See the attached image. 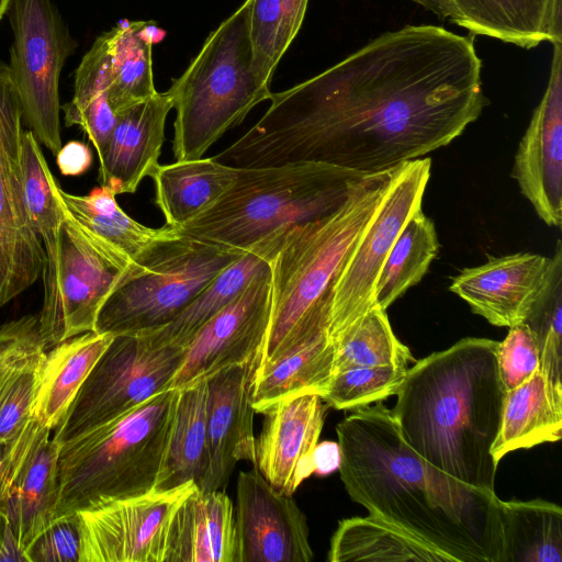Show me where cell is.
I'll list each match as a JSON object with an SVG mask.
<instances>
[{
  "mask_svg": "<svg viewBox=\"0 0 562 562\" xmlns=\"http://www.w3.org/2000/svg\"><path fill=\"white\" fill-rule=\"evenodd\" d=\"M52 431L32 415L0 446V513L27 555L56 518L59 445Z\"/></svg>",
  "mask_w": 562,
  "mask_h": 562,
  "instance_id": "9a60e30c",
  "label": "cell"
},
{
  "mask_svg": "<svg viewBox=\"0 0 562 562\" xmlns=\"http://www.w3.org/2000/svg\"><path fill=\"white\" fill-rule=\"evenodd\" d=\"M155 30L146 22H124L105 32L111 56L109 102L115 114L157 92L151 61Z\"/></svg>",
  "mask_w": 562,
  "mask_h": 562,
  "instance_id": "836d02e7",
  "label": "cell"
},
{
  "mask_svg": "<svg viewBox=\"0 0 562 562\" xmlns=\"http://www.w3.org/2000/svg\"><path fill=\"white\" fill-rule=\"evenodd\" d=\"M114 335L87 331L50 348L42 360L32 415L54 431Z\"/></svg>",
  "mask_w": 562,
  "mask_h": 562,
  "instance_id": "83f0119b",
  "label": "cell"
},
{
  "mask_svg": "<svg viewBox=\"0 0 562 562\" xmlns=\"http://www.w3.org/2000/svg\"><path fill=\"white\" fill-rule=\"evenodd\" d=\"M238 170L214 157L159 164L150 178L166 225L178 228L214 204L236 181Z\"/></svg>",
  "mask_w": 562,
  "mask_h": 562,
  "instance_id": "f1b7e54d",
  "label": "cell"
},
{
  "mask_svg": "<svg viewBox=\"0 0 562 562\" xmlns=\"http://www.w3.org/2000/svg\"><path fill=\"white\" fill-rule=\"evenodd\" d=\"M15 561L30 562L26 551L20 544L10 525L3 517L0 538V562Z\"/></svg>",
  "mask_w": 562,
  "mask_h": 562,
  "instance_id": "7dc6e473",
  "label": "cell"
},
{
  "mask_svg": "<svg viewBox=\"0 0 562 562\" xmlns=\"http://www.w3.org/2000/svg\"><path fill=\"white\" fill-rule=\"evenodd\" d=\"M562 435V386L539 369L505 393L497 437L491 448L496 464L509 452L555 442Z\"/></svg>",
  "mask_w": 562,
  "mask_h": 562,
  "instance_id": "d4e9b609",
  "label": "cell"
},
{
  "mask_svg": "<svg viewBox=\"0 0 562 562\" xmlns=\"http://www.w3.org/2000/svg\"><path fill=\"white\" fill-rule=\"evenodd\" d=\"M547 280L535 301L526 323L533 333L539 351L540 369L562 386V244L558 239Z\"/></svg>",
  "mask_w": 562,
  "mask_h": 562,
  "instance_id": "74e56055",
  "label": "cell"
},
{
  "mask_svg": "<svg viewBox=\"0 0 562 562\" xmlns=\"http://www.w3.org/2000/svg\"><path fill=\"white\" fill-rule=\"evenodd\" d=\"M43 246L44 296L38 327L47 349L94 331L102 305L137 262L64 210L57 233Z\"/></svg>",
  "mask_w": 562,
  "mask_h": 562,
  "instance_id": "9c48e42d",
  "label": "cell"
},
{
  "mask_svg": "<svg viewBox=\"0 0 562 562\" xmlns=\"http://www.w3.org/2000/svg\"><path fill=\"white\" fill-rule=\"evenodd\" d=\"M328 561L451 562L427 542L370 514L338 522L330 539Z\"/></svg>",
  "mask_w": 562,
  "mask_h": 562,
  "instance_id": "1f68e13d",
  "label": "cell"
},
{
  "mask_svg": "<svg viewBox=\"0 0 562 562\" xmlns=\"http://www.w3.org/2000/svg\"><path fill=\"white\" fill-rule=\"evenodd\" d=\"M80 529L76 514L56 517L32 544L30 562H79Z\"/></svg>",
  "mask_w": 562,
  "mask_h": 562,
  "instance_id": "ee69618b",
  "label": "cell"
},
{
  "mask_svg": "<svg viewBox=\"0 0 562 562\" xmlns=\"http://www.w3.org/2000/svg\"><path fill=\"white\" fill-rule=\"evenodd\" d=\"M431 159L401 165L374 220L337 273L331 285L328 337H340L373 305L376 279L393 244L411 216L422 209Z\"/></svg>",
  "mask_w": 562,
  "mask_h": 562,
  "instance_id": "7c38bea8",
  "label": "cell"
},
{
  "mask_svg": "<svg viewBox=\"0 0 562 562\" xmlns=\"http://www.w3.org/2000/svg\"><path fill=\"white\" fill-rule=\"evenodd\" d=\"M362 173L322 162L239 168L233 186L179 234L246 250L267 235L326 215Z\"/></svg>",
  "mask_w": 562,
  "mask_h": 562,
  "instance_id": "8992f818",
  "label": "cell"
},
{
  "mask_svg": "<svg viewBox=\"0 0 562 562\" xmlns=\"http://www.w3.org/2000/svg\"><path fill=\"white\" fill-rule=\"evenodd\" d=\"M45 351L38 315H23L0 325V376Z\"/></svg>",
  "mask_w": 562,
  "mask_h": 562,
  "instance_id": "7bdbcfd3",
  "label": "cell"
},
{
  "mask_svg": "<svg viewBox=\"0 0 562 562\" xmlns=\"http://www.w3.org/2000/svg\"><path fill=\"white\" fill-rule=\"evenodd\" d=\"M414 360L393 333L386 310L373 304L335 344L333 375L356 367L407 369Z\"/></svg>",
  "mask_w": 562,
  "mask_h": 562,
  "instance_id": "8d00e7d4",
  "label": "cell"
},
{
  "mask_svg": "<svg viewBox=\"0 0 562 562\" xmlns=\"http://www.w3.org/2000/svg\"><path fill=\"white\" fill-rule=\"evenodd\" d=\"M551 263V257L532 252L491 257L481 266L463 269L449 291L490 324L510 327L526 319Z\"/></svg>",
  "mask_w": 562,
  "mask_h": 562,
  "instance_id": "44dd1931",
  "label": "cell"
},
{
  "mask_svg": "<svg viewBox=\"0 0 562 562\" xmlns=\"http://www.w3.org/2000/svg\"><path fill=\"white\" fill-rule=\"evenodd\" d=\"M11 0H0V21L3 15L8 12Z\"/></svg>",
  "mask_w": 562,
  "mask_h": 562,
  "instance_id": "681fc988",
  "label": "cell"
},
{
  "mask_svg": "<svg viewBox=\"0 0 562 562\" xmlns=\"http://www.w3.org/2000/svg\"><path fill=\"white\" fill-rule=\"evenodd\" d=\"M93 161L90 147L81 140H70L56 154V164L61 175L78 177L86 173Z\"/></svg>",
  "mask_w": 562,
  "mask_h": 562,
  "instance_id": "f6af8a7d",
  "label": "cell"
},
{
  "mask_svg": "<svg viewBox=\"0 0 562 562\" xmlns=\"http://www.w3.org/2000/svg\"><path fill=\"white\" fill-rule=\"evenodd\" d=\"M407 369L356 367L339 371L331 376L322 400L336 409H356L380 402L395 395Z\"/></svg>",
  "mask_w": 562,
  "mask_h": 562,
  "instance_id": "ab89813d",
  "label": "cell"
},
{
  "mask_svg": "<svg viewBox=\"0 0 562 562\" xmlns=\"http://www.w3.org/2000/svg\"><path fill=\"white\" fill-rule=\"evenodd\" d=\"M402 164L362 176L336 210L289 228L270 261V319L257 368L328 331L333 282L374 220Z\"/></svg>",
  "mask_w": 562,
  "mask_h": 562,
  "instance_id": "277c9868",
  "label": "cell"
},
{
  "mask_svg": "<svg viewBox=\"0 0 562 562\" xmlns=\"http://www.w3.org/2000/svg\"><path fill=\"white\" fill-rule=\"evenodd\" d=\"M349 497L427 542L451 562H501V499L440 471L403 439L392 409L356 408L337 426Z\"/></svg>",
  "mask_w": 562,
  "mask_h": 562,
  "instance_id": "7a4b0ae2",
  "label": "cell"
},
{
  "mask_svg": "<svg viewBox=\"0 0 562 562\" xmlns=\"http://www.w3.org/2000/svg\"><path fill=\"white\" fill-rule=\"evenodd\" d=\"M326 406L319 395L308 393L281 400L262 413L255 467L277 491L293 496L314 474Z\"/></svg>",
  "mask_w": 562,
  "mask_h": 562,
  "instance_id": "ffe728a7",
  "label": "cell"
},
{
  "mask_svg": "<svg viewBox=\"0 0 562 562\" xmlns=\"http://www.w3.org/2000/svg\"><path fill=\"white\" fill-rule=\"evenodd\" d=\"M537 215L548 225L562 222V43L553 44L546 91L535 108L512 170Z\"/></svg>",
  "mask_w": 562,
  "mask_h": 562,
  "instance_id": "ac0fdd59",
  "label": "cell"
},
{
  "mask_svg": "<svg viewBox=\"0 0 562 562\" xmlns=\"http://www.w3.org/2000/svg\"><path fill=\"white\" fill-rule=\"evenodd\" d=\"M9 74L26 122L56 155L61 147L59 79L76 41L52 0H11Z\"/></svg>",
  "mask_w": 562,
  "mask_h": 562,
  "instance_id": "8fae6325",
  "label": "cell"
},
{
  "mask_svg": "<svg viewBox=\"0 0 562 562\" xmlns=\"http://www.w3.org/2000/svg\"><path fill=\"white\" fill-rule=\"evenodd\" d=\"M290 227L280 228L255 243L223 269L172 321L145 336L156 346L186 347L196 331L271 261Z\"/></svg>",
  "mask_w": 562,
  "mask_h": 562,
  "instance_id": "484cf974",
  "label": "cell"
},
{
  "mask_svg": "<svg viewBox=\"0 0 562 562\" xmlns=\"http://www.w3.org/2000/svg\"><path fill=\"white\" fill-rule=\"evenodd\" d=\"M340 451L338 442L324 441L317 443L314 451V473L327 475L338 469Z\"/></svg>",
  "mask_w": 562,
  "mask_h": 562,
  "instance_id": "bcb514c9",
  "label": "cell"
},
{
  "mask_svg": "<svg viewBox=\"0 0 562 562\" xmlns=\"http://www.w3.org/2000/svg\"><path fill=\"white\" fill-rule=\"evenodd\" d=\"M438 250L435 225L419 209L406 222L382 265L373 304L387 310L424 278Z\"/></svg>",
  "mask_w": 562,
  "mask_h": 562,
  "instance_id": "e575fe53",
  "label": "cell"
},
{
  "mask_svg": "<svg viewBox=\"0 0 562 562\" xmlns=\"http://www.w3.org/2000/svg\"><path fill=\"white\" fill-rule=\"evenodd\" d=\"M335 347L324 331L283 355L276 361L257 368L252 385V406L263 413L281 400L302 395L325 394L333 376Z\"/></svg>",
  "mask_w": 562,
  "mask_h": 562,
  "instance_id": "4dcf8cb0",
  "label": "cell"
},
{
  "mask_svg": "<svg viewBox=\"0 0 562 562\" xmlns=\"http://www.w3.org/2000/svg\"><path fill=\"white\" fill-rule=\"evenodd\" d=\"M271 308L270 262L247 286L209 319L186 346V355L171 387L207 380L214 373L258 361Z\"/></svg>",
  "mask_w": 562,
  "mask_h": 562,
  "instance_id": "2e32d148",
  "label": "cell"
},
{
  "mask_svg": "<svg viewBox=\"0 0 562 562\" xmlns=\"http://www.w3.org/2000/svg\"><path fill=\"white\" fill-rule=\"evenodd\" d=\"M424 7L426 10L431 11L441 20L450 19L456 23L459 19V11L454 0H413Z\"/></svg>",
  "mask_w": 562,
  "mask_h": 562,
  "instance_id": "c3c4849f",
  "label": "cell"
},
{
  "mask_svg": "<svg viewBox=\"0 0 562 562\" xmlns=\"http://www.w3.org/2000/svg\"><path fill=\"white\" fill-rule=\"evenodd\" d=\"M497 346V371L504 391L529 380L540 369V351L536 337L526 323L508 327Z\"/></svg>",
  "mask_w": 562,
  "mask_h": 562,
  "instance_id": "b9f144b4",
  "label": "cell"
},
{
  "mask_svg": "<svg viewBox=\"0 0 562 562\" xmlns=\"http://www.w3.org/2000/svg\"><path fill=\"white\" fill-rule=\"evenodd\" d=\"M307 3L308 0H251V65L263 83L270 86L274 70L302 26Z\"/></svg>",
  "mask_w": 562,
  "mask_h": 562,
  "instance_id": "d590c367",
  "label": "cell"
},
{
  "mask_svg": "<svg viewBox=\"0 0 562 562\" xmlns=\"http://www.w3.org/2000/svg\"><path fill=\"white\" fill-rule=\"evenodd\" d=\"M269 101L216 160L322 162L371 175L449 145L487 103L473 35L429 24L385 32Z\"/></svg>",
  "mask_w": 562,
  "mask_h": 562,
  "instance_id": "6da1fadb",
  "label": "cell"
},
{
  "mask_svg": "<svg viewBox=\"0 0 562 562\" xmlns=\"http://www.w3.org/2000/svg\"><path fill=\"white\" fill-rule=\"evenodd\" d=\"M172 109L170 92H156L116 114V124L99 158L100 186L115 195L135 193L159 165L165 125Z\"/></svg>",
  "mask_w": 562,
  "mask_h": 562,
  "instance_id": "7402d4cb",
  "label": "cell"
},
{
  "mask_svg": "<svg viewBox=\"0 0 562 562\" xmlns=\"http://www.w3.org/2000/svg\"><path fill=\"white\" fill-rule=\"evenodd\" d=\"M2 525H3V516L0 513V538H1Z\"/></svg>",
  "mask_w": 562,
  "mask_h": 562,
  "instance_id": "f907efd6",
  "label": "cell"
},
{
  "mask_svg": "<svg viewBox=\"0 0 562 562\" xmlns=\"http://www.w3.org/2000/svg\"><path fill=\"white\" fill-rule=\"evenodd\" d=\"M237 562H310L306 516L292 495L273 488L258 469L240 471L234 507Z\"/></svg>",
  "mask_w": 562,
  "mask_h": 562,
  "instance_id": "e0dca14e",
  "label": "cell"
},
{
  "mask_svg": "<svg viewBox=\"0 0 562 562\" xmlns=\"http://www.w3.org/2000/svg\"><path fill=\"white\" fill-rule=\"evenodd\" d=\"M501 562H561L562 508L544 499L499 502Z\"/></svg>",
  "mask_w": 562,
  "mask_h": 562,
  "instance_id": "d6a6232c",
  "label": "cell"
},
{
  "mask_svg": "<svg viewBox=\"0 0 562 562\" xmlns=\"http://www.w3.org/2000/svg\"><path fill=\"white\" fill-rule=\"evenodd\" d=\"M186 347L156 346L145 335H115L66 416L54 429L61 445L171 389Z\"/></svg>",
  "mask_w": 562,
  "mask_h": 562,
  "instance_id": "30bf717a",
  "label": "cell"
},
{
  "mask_svg": "<svg viewBox=\"0 0 562 562\" xmlns=\"http://www.w3.org/2000/svg\"><path fill=\"white\" fill-rule=\"evenodd\" d=\"M20 166L27 214L33 228L45 244L57 233L63 210L53 194L50 169L31 130H23L21 135Z\"/></svg>",
  "mask_w": 562,
  "mask_h": 562,
  "instance_id": "f35d334b",
  "label": "cell"
},
{
  "mask_svg": "<svg viewBox=\"0 0 562 562\" xmlns=\"http://www.w3.org/2000/svg\"><path fill=\"white\" fill-rule=\"evenodd\" d=\"M49 180L54 196L72 220L124 251L135 262L144 260L160 244L179 236L175 227L153 228L132 218L105 186L94 187L87 195H77L63 190L52 171Z\"/></svg>",
  "mask_w": 562,
  "mask_h": 562,
  "instance_id": "4316f807",
  "label": "cell"
},
{
  "mask_svg": "<svg viewBox=\"0 0 562 562\" xmlns=\"http://www.w3.org/2000/svg\"><path fill=\"white\" fill-rule=\"evenodd\" d=\"M45 352L0 376V446L32 416Z\"/></svg>",
  "mask_w": 562,
  "mask_h": 562,
  "instance_id": "60d3db41",
  "label": "cell"
},
{
  "mask_svg": "<svg viewBox=\"0 0 562 562\" xmlns=\"http://www.w3.org/2000/svg\"><path fill=\"white\" fill-rule=\"evenodd\" d=\"M456 24L530 49L542 42L562 43V0H454Z\"/></svg>",
  "mask_w": 562,
  "mask_h": 562,
  "instance_id": "cb8c5ba5",
  "label": "cell"
},
{
  "mask_svg": "<svg viewBox=\"0 0 562 562\" xmlns=\"http://www.w3.org/2000/svg\"><path fill=\"white\" fill-rule=\"evenodd\" d=\"M164 562H237L234 505L223 490L195 486L177 505Z\"/></svg>",
  "mask_w": 562,
  "mask_h": 562,
  "instance_id": "603a6c76",
  "label": "cell"
},
{
  "mask_svg": "<svg viewBox=\"0 0 562 562\" xmlns=\"http://www.w3.org/2000/svg\"><path fill=\"white\" fill-rule=\"evenodd\" d=\"M257 364L232 366L206 380L209 470L201 490H224L240 461L255 465L252 385Z\"/></svg>",
  "mask_w": 562,
  "mask_h": 562,
  "instance_id": "d6986e66",
  "label": "cell"
},
{
  "mask_svg": "<svg viewBox=\"0 0 562 562\" xmlns=\"http://www.w3.org/2000/svg\"><path fill=\"white\" fill-rule=\"evenodd\" d=\"M179 389L59 445L56 517L155 487Z\"/></svg>",
  "mask_w": 562,
  "mask_h": 562,
  "instance_id": "5b68a950",
  "label": "cell"
},
{
  "mask_svg": "<svg viewBox=\"0 0 562 562\" xmlns=\"http://www.w3.org/2000/svg\"><path fill=\"white\" fill-rule=\"evenodd\" d=\"M195 486L151 490L75 513L79 562H164L169 518Z\"/></svg>",
  "mask_w": 562,
  "mask_h": 562,
  "instance_id": "5bb4252c",
  "label": "cell"
},
{
  "mask_svg": "<svg viewBox=\"0 0 562 562\" xmlns=\"http://www.w3.org/2000/svg\"><path fill=\"white\" fill-rule=\"evenodd\" d=\"M498 341L467 337L406 370L392 408L406 443L440 471L494 491L497 437L505 391Z\"/></svg>",
  "mask_w": 562,
  "mask_h": 562,
  "instance_id": "3957f363",
  "label": "cell"
},
{
  "mask_svg": "<svg viewBox=\"0 0 562 562\" xmlns=\"http://www.w3.org/2000/svg\"><path fill=\"white\" fill-rule=\"evenodd\" d=\"M22 121L9 67L0 61V308L41 277L45 256L23 196Z\"/></svg>",
  "mask_w": 562,
  "mask_h": 562,
  "instance_id": "4fadbf2b",
  "label": "cell"
},
{
  "mask_svg": "<svg viewBox=\"0 0 562 562\" xmlns=\"http://www.w3.org/2000/svg\"><path fill=\"white\" fill-rule=\"evenodd\" d=\"M206 400V380L179 389L154 490H169L189 482L203 488L209 470Z\"/></svg>",
  "mask_w": 562,
  "mask_h": 562,
  "instance_id": "f546056e",
  "label": "cell"
},
{
  "mask_svg": "<svg viewBox=\"0 0 562 562\" xmlns=\"http://www.w3.org/2000/svg\"><path fill=\"white\" fill-rule=\"evenodd\" d=\"M244 252L179 234L135 265L102 305L94 331L115 336L159 329Z\"/></svg>",
  "mask_w": 562,
  "mask_h": 562,
  "instance_id": "ba28073f",
  "label": "cell"
},
{
  "mask_svg": "<svg viewBox=\"0 0 562 562\" xmlns=\"http://www.w3.org/2000/svg\"><path fill=\"white\" fill-rule=\"evenodd\" d=\"M250 3L245 0L210 33L198 55L168 89L176 110V160L202 158L224 133L270 99V86L258 78L251 65Z\"/></svg>",
  "mask_w": 562,
  "mask_h": 562,
  "instance_id": "52a82bcc",
  "label": "cell"
}]
</instances>
